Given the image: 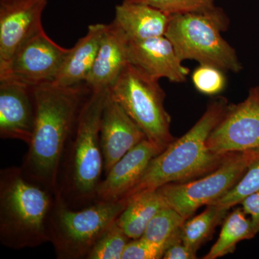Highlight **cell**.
I'll return each mask as SVG.
<instances>
[{
	"label": "cell",
	"instance_id": "6da1fadb",
	"mask_svg": "<svg viewBox=\"0 0 259 259\" xmlns=\"http://www.w3.org/2000/svg\"><path fill=\"white\" fill-rule=\"evenodd\" d=\"M36 116L28 150L20 166L24 176L56 194L59 168L81 107L91 90L86 83L34 88Z\"/></svg>",
	"mask_w": 259,
	"mask_h": 259
},
{
	"label": "cell",
	"instance_id": "7a4b0ae2",
	"mask_svg": "<svg viewBox=\"0 0 259 259\" xmlns=\"http://www.w3.org/2000/svg\"><path fill=\"white\" fill-rule=\"evenodd\" d=\"M109 92L110 89L91 91L65 148L56 197L71 209L84 208L95 202L104 170L100 123Z\"/></svg>",
	"mask_w": 259,
	"mask_h": 259
},
{
	"label": "cell",
	"instance_id": "3957f363",
	"mask_svg": "<svg viewBox=\"0 0 259 259\" xmlns=\"http://www.w3.org/2000/svg\"><path fill=\"white\" fill-rule=\"evenodd\" d=\"M229 105L226 97H214L193 127L155 156L141 180L121 199L157 190L167 184L195 180L221 166L231 153H212L207 147L206 142L209 134L222 120Z\"/></svg>",
	"mask_w": 259,
	"mask_h": 259
},
{
	"label": "cell",
	"instance_id": "277c9868",
	"mask_svg": "<svg viewBox=\"0 0 259 259\" xmlns=\"http://www.w3.org/2000/svg\"><path fill=\"white\" fill-rule=\"evenodd\" d=\"M55 194L24 176L20 167L0 171V242L12 249L50 242Z\"/></svg>",
	"mask_w": 259,
	"mask_h": 259
},
{
	"label": "cell",
	"instance_id": "5b68a950",
	"mask_svg": "<svg viewBox=\"0 0 259 259\" xmlns=\"http://www.w3.org/2000/svg\"><path fill=\"white\" fill-rule=\"evenodd\" d=\"M229 20L221 8L171 15L165 36L182 61L194 60L224 71L241 72L243 65L234 48L225 40Z\"/></svg>",
	"mask_w": 259,
	"mask_h": 259
},
{
	"label": "cell",
	"instance_id": "8992f818",
	"mask_svg": "<svg viewBox=\"0 0 259 259\" xmlns=\"http://www.w3.org/2000/svg\"><path fill=\"white\" fill-rule=\"evenodd\" d=\"M127 202L97 201L74 209L56 199L49 221L50 242L59 259H83L102 235L115 222Z\"/></svg>",
	"mask_w": 259,
	"mask_h": 259
},
{
	"label": "cell",
	"instance_id": "52a82bcc",
	"mask_svg": "<svg viewBox=\"0 0 259 259\" xmlns=\"http://www.w3.org/2000/svg\"><path fill=\"white\" fill-rule=\"evenodd\" d=\"M110 93L150 141L165 149L175 141L171 116L164 106L166 93L158 80L128 63L110 88Z\"/></svg>",
	"mask_w": 259,
	"mask_h": 259
},
{
	"label": "cell",
	"instance_id": "ba28073f",
	"mask_svg": "<svg viewBox=\"0 0 259 259\" xmlns=\"http://www.w3.org/2000/svg\"><path fill=\"white\" fill-rule=\"evenodd\" d=\"M258 158L256 151L231 153L210 173L187 182L167 184L157 190L168 205L187 221L199 207L212 204L231 190Z\"/></svg>",
	"mask_w": 259,
	"mask_h": 259
},
{
	"label": "cell",
	"instance_id": "9c48e42d",
	"mask_svg": "<svg viewBox=\"0 0 259 259\" xmlns=\"http://www.w3.org/2000/svg\"><path fill=\"white\" fill-rule=\"evenodd\" d=\"M206 145L216 154L259 152V86L250 88L243 102L230 104Z\"/></svg>",
	"mask_w": 259,
	"mask_h": 259
},
{
	"label": "cell",
	"instance_id": "30bf717a",
	"mask_svg": "<svg viewBox=\"0 0 259 259\" xmlns=\"http://www.w3.org/2000/svg\"><path fill=\"white\" fill-rule=\"evenodd\" d=\"M70 49L58 45L44 29L17 51L8 66L0 71V79H13L32 87L53 82Z\"/></svg>",
	"mask_w": 259,
	"mask_h": 259
},
{
	"label": "cell",
	"instance_id": "8fae6325",
	"mask_svg": "<svg viewBox=\"0 0 259 259\" xmlns=\"http://www.w3.org/2000/svg\"><path fill=\"white\" fill-rule=\"evenodd\" d=\"M48 0H0V71L29 39L44 30Z\"/></svg>",
	"mask_w": 259,
	"mask_h": 259
},
{
	"label": "cell",
	"instance_id": "7c38bea8",
	"mask_svg": "<svg viewBox=\"0 0 259 259\" xmlns=\"http://www.w3.org/2000/svg\"><path fill=\"white\" fill-rule=\"evenodd\" d=\"M34 88L13 79H0L1 139L30 144L36 116Z\"/></svg>",
	"mask_w": 259,
	"mask_h": 259
},
{
	"label": "cell",
	"instance_id": "4fadbf2b",
	"mask_svg": "<svg viewBox=\"0 0 259 259\" xmlns=\"http://www.w3.org/2000/svg\"><path fill=\"white\" fill-rule=\"evenodd\" d=\"M146 139L144 131L109 92L100 123V144L105 174L116 162Z\"/></svg>",
	"mask_w": 259,
	"mask_h": 259
},
{
	"label": "cell",
	"instance_id": "5bb4252c",
	"mask_svg": "<svg viewBox=\"0 0 259 259\" xmlns=\"http://www.w3.org/2000/svg\"><path fill=\"white\" fill-rule=\"evenodd\" d=\"M129 63L153 79L166 78L174 83H185L190 69L182 64L171 42L165 35L129 40Z\"/></svg>",
	"mask_w": 259,
	"mask_h": 259
},
{
	"label": "cell",
	"instance_id": "9a60e30c",
	"mask_svg": "<svg viewBox=\"0 0 259 259\" xmlns=\"http://www.w3.org/2000/svg\"><path fill=\"white\" fill-rule=\"evenodd\" d=\"M163 148L146 139L116 162L97 190V201H117L141 180L150 162Z\"/></svg>",
	"mask_w": 259,
	"mask_h": 259
},
{
	"label": "cell",
	"instance_id": "2e32d148",
	"mask_svg": "<svg viewBox=\"0 0 259 259\" xmlns=\"http://www.w3.org/2000/svg\"><path fill=\"white\" fill-rule=\"evenodd\" d=\"M129 39L113 21L106 25L96 59L85 81L91 91L110 89L128 64Z\"/></svg>",
	"mask_w": 259,
	"mask_h": 259
},
{
	"label": "cell",
	"instance_id": "e0dca14e",
	"mask_svg": "<svg viewBox=\"0 0 259 259\" xmlns=\"http://www.w3.org/2000/svg\"><path fill=\"white\" fill-rule=\"evenodd\" d=\"M171 15L150 5L126 3L115 7L114 23L129 40H140L166 35Z\"/></svg>",
	"mask_w": 259,
	"mask_h": 259
},
{
	"label": "cell",
	"instance_id": "ac0fdd59",
	"mask_svg": "<svg viewBox=\"0 0 259 259\" xmlns=\"http://www.w3.org/2000/svg\"><path fill=\"white\" fill-rule=\"evenodd\" d=\"M105 28V24L89 25L88 33L71 48L52 83L62 87L85 83L96 59Z\"/></svg>",
	"mask_w": 259,
	"mask_h": 259
},
{
	"label": "cell",
	"instance_id": "d6986e66",
	"mask_svg": "<svg viewBox=\"0 0 259 259\" xmlns=\"http://www.w3.org/2000/svg\"><path fill=\"white\" fill-rule=\"evenodd\" d=\"M123 200L127 204L116 223L131 240L142 237L153 216L168 205L158 190L143 192Z\"/></svg>",
	"mask_w": 259,
	"mask_h": 259
},
{
	"label": "cell",
	"instance_id": "ffe728a7",
	"mask_svg": "<svg viewBox=\"0 0 259 259\" xmlns=\"http://www.w3.org/2000/svg\"><path fill=\"white\" fill-rule=\"evenodd\" d=\"M246 215L243 209L237 208L226 216L219 238L204 259H216L233 253L238 243L256 236L251 221Z\"/></svg>",
	"mask_w": 259,
	"mask_h": 259
},
{
	"label": "cell",
	"instance_id": "44dd1931",
	"mask_svg": "<svg viewBox=\"0 0 259 259\" xmlns=\"http://www.w3.org/2000/svg\"><path fill=\"white\" fill-rule=\"evenodd\" d=\"M229 209L208 204L198 215L187 219L180 230L182 241L197 253V250L211 237L216 227L228 215Z\"/></svg>",
	"mask_w": 259,
	"mask_h": 259
},
{
	"label": "cell",
	"instance_id": "7402d4cb",
	"mask_svg": "<svg viewBox=\"0 0 259 259\" xmlns=\"http://www.w3.org/2000/svg\"><path fill=\"white\" fill-rule=\"evenodd\" d=\"M185 221L180 213L167 205L153 216L142 237L166 248L170 241L180 233Z\"/></svg>",
	"mask_w": 259,
	"mask_h": 259
},
{
	"label": "cell",
	"instance_id": "603a6c76",
	"mask_svg": "<svg viewBox=\"0 0 259 259\" xmlns=\"http://www.w3.org/2000/svg\"><path fill=\"white\" fill-rule=\"evenodd\" d=\"M130 241L115 221L94 245L87 259H122Z\"/></svg>",
	"mask_w": 259,
	"mask_h": 259
},
{
	"label": "cell",
	"instance_id": "cb8c5ba5",
	"mask_svg": "<svg viewBox=\"0 0 259 259\" xmlns=\"http://www.w3.org/2000/svg\"><path fill=\"white\" fill-rule=\"evenodd\" d=\"M259 191V158L248 167L244 175L241 177L231 190L212 202V204L231 209L241 203L247 196Z\"/></svg>",
	"mask_w": 259,
	"mask_h": 259
},
{
	"label": "cell",
	"instance_id": "d4e9b609",
	"mask_svg": "<svg viewBox=\"0 0 259 259\" xmlns=\"http://www.w3.org/2000/svg\"><path fill=\"white\" fill-rule=\"evenodd\" d=\"M194 88L202 95L217 96L226 88L225 71L210 65L199 64L191 76Z\"/></svg>",
	"mask_w": 259,
	"mask_h": 259
},
{
	"label": "cell",
	"instance_id": "484cf974",
	"mask_svg": "<svg viewBox=\"0 0 259 259\" xmlns=\"http://www.w3.org/2000/svg\"><path fill=\"white\" fill-rule=\"evenodd\" d=\"M215 0H123L126 3H143L171 15L208 11L215 8Z\"/></svg>",
	"mask_w": 259,
	"mask_h": 259
},
{
	"label": "cell",
	"instance_id": "4316f807",
	"mask_svg": "<svg viewBox=\"0 0 259 259\" xmlns=\"http://www.w3.org/2000/svg\"><path fill=\"white\" fill-rule=\"evenodd\" d=\"M165 250L166 248L163 245L141 237L128 242L122 253V259L163 258Z\"/></svg>",
	"mask_w": 259,
	"mask_h": 259
},
{
	"label": "cell",
	"instance_id": "83f0119b",
	"mask_svg": "<svg viewBox=\"0 0 259 259\" xmlns=\"http://www.w3.org/2000/svg\"><path fill=\"white\" fill-rule=\"evenodd\" d=\"M163 258L194 259L197 258V255H196V252L183 243L180 231V233L167 245Z\"/></svg>",
	"mask_w": 259,
	"mask_h": 259
},
{
	"label": "cell",
	"instance_id": "f1b7e54d",
	"mask_svg": "<svg viewBox=\"0 0 259 259\" xmlns=\"http://www.w3.org/2000/svg\"><path fill=\"white\" fill-rule=\"evenodd\" d=\"M242 209L250 216L252 225L257 234L259 233V191L247 196L241 201Z\"/></svg>",
	"mask_w": 259,
	"mask_h": 259
}]
</instances>
